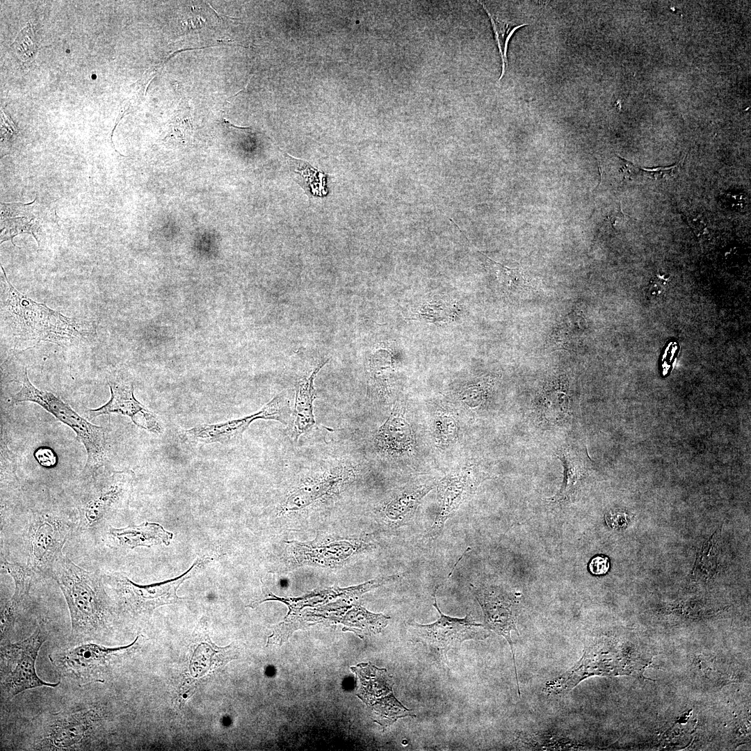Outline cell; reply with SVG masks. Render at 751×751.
<instances>
[{
  "instance_id": "obj_1",
  "label": "cell",
  "mask_w": 751,
  "mask_h": 751,
  "mask_svg": "<svg viewBox=\"0 0 751 751\" xmlns=\"http://www.w3.org/2000/svg\"><path fill=\"white\" fill-rule=\"evenodd\" d=\"M1 268L3 275L1 327L13 339L15 347L40 341L67 346L92 335V329L86 323L65 316L21 293L10 282L1 264Z\"/></svg>"
},
{
  "instance_id": "obj_2",
  "label": "cell",
  "mask_w": 751,
  "mask_h": 751,
  "mask_svg": "<svg viewBox=\"0 0 751 751\" xmlns=\"http://www.w3.org/2000/svg\"><path fill=\"white\" fill-rule=\"evenodd\" d=\"M50 577L56 581L65 598L72 638L96 639L108 631L113 611L103 574L86 570L63 554Z\"/></svg>"
},
{
  "instance_id": "obj_3",
  "label": "cell",
  "mask_w": 751,
  "mask_h": 751,
  "mask_svg": "<svg viewBox=\"0 0 751 751\" xmlns=\"http://www.w3.org/2000/svg\"><path fill=\"white\" fill-rule=\"evenodd\" d=\"M638 651L629 642L601 637L586 643L582 656L570 670L548 681L544 691L549 695L565 694L584 679L593 676L639 674L649 663L637 656Z\"/></svg>"
},
{
  "instance_id": "obj_4",
  "label": "cell",
  "mask_w": 751,
  "mask_h": 751,
  "mask_svg": "<svg viewBox=\"0 0 751 751\" xmlns=\"http://www.w3.org/2000/svg\"><path fill=\"white\" fill-rule=\"evenodd\" d=\"M21 389L12 396L13 403L29 401L38 404L58 421L69 426L76 435L87 453L83 472L90 477L104 465L106 460L105 430L80 416L67 403L55 394L37 389L29 380L26 369L22 376Z\"/></svg>"
},
{
  "instance_id": "obj_5",
  "label": "cell",
  "mask_w": 751,
  "mask_h": 751,
  "mask_svg": "<svg viewBox=\"0 0 751 751\" xmlns=\"http://www.w3.org/2000/svg\"><path fill=\"white\" fill-rule=\"evenodd\" d=\"M47 624L41 622L27 638L1 647V691L10 699L20 693L41 686L56 687L60 682L47 683L38 677L35 663L42 645L48 638Z\"/></svg>"
},
{
  "instance_id": "obj_6",
  "label": "cell",
  "mask_w": 751,
  "mask_h": 751,
  "mask_svg": "<svg viewBox=\"0 0 751 751\" xmlns=\"http://www.w3.org/2000/svg\"><path fill=\"white\" fill-rule=\"evenodd\" d=\"M92 477L93 481L82 492L77 506L79 526L85 529L97 527L111 514L128 505L135 475L133 471L124 469Z\"/></svg>"
},
{
  "instance_id": "obj_7",
  "label": "cell",
  "mask_w": 751,
  "mask_h": 751,
  "mask_svg": "<svg viewBox=\"0 0 751 751\" xmlns=\"http://www.w3.org/2000/svg\"><path fill=\"white\" fill-rule=\"evenodd\" d=\"M209 560L208 556L197 558L182 575L161 583L140 586L120 573L104 574V582L115 591L122 605L128 611L135 614L150 613L161 606L174 604L181 600L177 595L179 586Z\"/></svg>"
},
{
  "instance_id": "obj_8",
  "label": "cell",
  "mask_w": 751,
  "mask_h": 751,
  "mask_svg": "<svg viewBox=\"0 0 751 751\" xmlns=\"http://www.w3.org/2000/svg\"><path fill=\"white\" fill-rule=\"evenodd\" d=\"M71 529L70 522L62 516L46 512L33 513L26 534L27 566L34 572L50 577L55 563L63 554Z\"/></svg>"
},
{
  "instance_id": "obj_9",
  "label": "cell",
  "mask_w": 751,
  "mask_h": 751,
  "mask_svg": "<svg viewBox=\"0 0 751 751\" xmlns=\"http://www.w3.org/2000/svg\"><path fill=\"white\" fill-rule=\"evenodd\" d=\"M138 637L131 644L118 647L81 644L51 654L49 658L58 670L80 684L103 681L113 665L131 651Z\"/></svg>"
},
{
  "instance_id": "obj_10",
  "label": "cell",
  "mask_w": 751,
  "mask_h": 751,
  "mask_svg": "<svg viewBox=\"0 0 751 751\" xmlns=\"http://www.w3.org/2000/svg\"><path fill=\"white\" fill-rule=\"evenodd\" d=\"M351 670L357 679L356 695L371 709L374 722L387 727L398 719L416 717L395 697L394 679L386 669L362 663Z\"/></svg>"
},
{
  "instance_id": "obj_11",
  "label": "cell",
  "mask_w": 751,
  "mask_h": 751,
  "mask_svg": "<svg viewBox=\"0 0 751 751\" xmlns=\"http://www.w3.org/2000/svg\"><path fill=\"white\" fill-rule=\"evenodd\" d=\"M437 590L433 595V606L439 613V618L430 624L410 622L413 643H423L446 655L449 650L460 648L464 641L482 640L490 636L486 627L477 622L470 613L462 618L444 614L437 605Z\"/></svg>"
},
{
  "instance_id": "obj_12",
  "label": "cell",
  "mask_w": 751,
  "mask_h": 751,
  "mask_svg": "<svg viewBox=\"0 0 751 751\" xmlns=\"http://www.w3.org/2000/svg\"><path fill=\"white\" fill-rule=\"evenodd\" d=\"M471 590L483 613L485 626L503 637L508 643L512 656L513 665L517 686L518 695L521 693L515 663V643L512 632L518 636L516 625V606L518 596L515 593L498 586L476 587L471 585Z\"/></svg>"
},
{
  "instance_id": "obj_13",
  "label": "cell",
  "mask_w": 751,
  "mask_h": 751,
  "mask_svg": "<svg viewBox=\"0 0 751 751\" xmlns=\"http://www.w3.org/2000/svg\"><path fill=\"white\" fill-rule=\"evenodd\" d=\"M287 401L279 394L259 411L241 419L215 424H201L182 432L186 441L197 444H228L240 439L251 422L258 419H274L283 423L287 417Z\"/></svg>"
},
{
  "instance_id": "obj_14",
  "label": "cell",
  "mask_w": 751,
  "mask_h": 751,
  "mask_svg": "<svg viewBox=\"0 0 751 751\" xmlns=\"http://www.w3.org/2000/svg\"><path fill=\"white\" fill-rule=\"evenodd\" d=\"M108 385L111 390L109 401L98 408L88 410L91 417L119 414L129 417L136 426L142 429L156 434L163 432L158 416L136 399L132 383L108 381Z\"/></svg>"
},
{
  "instance_id": "obj_15",
  "label": "cell",
  "mask_w": 751,
  "mask_h": 751,
  "mask_svg": "<svg viewBox=\"0 0 751 751\" xmlns=\"http://www.w3.org/2000/svg\"><path fill=\"white\" fill-rule=\"evenodd\" d=\"M35 199L30 203H1V243L10 240L13 245V238L22 233L32 234L42 248L45 233L42 229V220L33 210Z\"/></svg>"
},
{
  "instance_id": "obj_16",
  "label": "cell",
  "mask_w": 751,
  "mask_h": 751,
  "mask_svg": "<svg viewBox=\"0 0 751 751\" xmlns=\"http://www.w3.org/2000/svg\"><path fill=\"white\" fill-rule=\"evenodd\" d=\"M474 487V482L465 476H449L439 485L437 499L439 511L428 532L430 540L437 539L450 519Z\"/></svg>"
},
{
  "instance_id": "obj_17",
  "label": "cell",
  "mask_w": 751,
  "mask_h": 751,
  "mask_svg": "<svg viewBox=\"0 0 751 751\" xmlns=\"http://www.w3.org/2000/svg\"><path fill=\"white\" fill-rule=\"evenodd\" d=\"M94 720L92 711L74 713L58 718L47 735L49 747L56 750L75 748L89 736Z\"/></svg>"
},
{
  "instance_id": "obj_18",
  "label": "cell",
  "mask_w": 751,
  "mask_h": 751,
  "mask_svg": "<svg viewBox=\"0 0 751 751\" xmlns=\"http://www.w3.org/2000/svg\"><path fill=\"white\" fill-rule=\"evenodd\" d=\"M1 568L13 579L15 591L1 614V638L13 627L16 618L29 596L32 581V570L27 566L1 560Z\"/></svg>"
},
{
  "instance_id": "obj_19",
  "label": "cell",
  "mask_w": 751,
  "mask_h": 751,
  "mask_svg": "<svg viewBox=\"0 0 751 751\" xmlns=\"http://www.w3.org/2000/svg\"><path fill=\"white\" fill-rule=\"evenodd\" d=\"M108 534L116 544L129 549L151 547L161 544L168 545L172 538V533L165 531L161 525L152 522L124 528H110Z\"/></svg>"
},
{
  "instance_id": "obj_20",
  "label": "cell",
  "mask_w": 751,
  "mask_h": 751,
  "mask_svg": "<svg viewBox=\"0 0 751 751\" xmlns=\"http://www.w3.org/2000/svg\"><path fill=\"white\" fill-rule=\"evenodd\" d=\"M328 361V360L321 363L309 377H305L298 384L291 426V434L296 439L302 434L310 430L315 425L313 401L316 396L314 388V380L319 370Z\"/></svg>"
},
{
  "instance_id": "obj_21",
  "label": "cell",
  "mask_w": 751,
  "mask_h": 751,
  "mask_svg": "<svg viewBox=\"0 0 751 751\" xmlns=\"http://www.w3.org/2000/svg\"><path fill=\"white\" fill-rule=\"evenodd\" d=\"M557 457L563 465V481L559 492L547 499L553 503L562 502L569 499L574 492L576 485L585 476L587 469L586 462L580 452L570 446L559 449Z\"/></svg>"
},
{
  "instance_id": "obj_22",
  "label": "cell",
  "mask_w": 751,
  "mask_h": 751,
  "mask_svg": "<svg viewBox=\"0 0 751 751\" xmlns=\"http://www.w3.org/2000/svg\"><path fill=\"white\" fill-rule=\"evenodd\" d=\"M567 385L558 380L546 385L540 398V409L546 419L551 422L562 420L568 414L570 396Z\"/></svg>"
},
{
  "instance_id": "obj_23",
  "label": "cell",
  "mask_w": 751,
  "mask_h": 751,
  "mask_svg": "<svg viewBox=\"0 0 751 751\" xmlns=\"http://www.w3.org/2000/svg\"><path fill=\"white\" fill-rule=\"evenodd\" d=\"M431 489L423 486L405 492L389 503L385 515L394 527L405 526L412 518L421 499Z\"/></svg>"
},
{
  "instance_id": "obj_24",
  "label": "cell",
  "mask_w": 751,
  "mask_h": 751,
  "mask_svg": "<svg viewBox=\"0 0 751 751\" xmlns=\"http://www.w3.org/2000/svg\"><path fill=\"white\" fill-rule=\"evenodd\" d=\"M376 439L385 449L396 452L407 451L413 442L410 426L402 417L395 413L382 426Z\"/></svg>"
},
{
  "instance_id": "obj_25",
  "label": "cell",
  "mask_w": 751,
  "mask_h": 751,
  "mask_svg": "<svg viewBox=\"0 0 751 751\" xmlns=\"http://www.w3.org/2000/svg\"><path fill=\"white\" fill-rule=\"evenodd\" d=\"M293 179L312 197H321L326 194L325 180L326 175L305 161L286 154Z\"/></svg>"
},
{
  "instance_id": "obj_26",
  "label": "cell",
  "mask_w": 751,
  "mask_h": 751,
  "mask_svg": "<svg viewBox=\"0 0 751 751\" xmlns=\"http://www.w3.org/2000/svg\"><path fill=\"white\" fill-rule=\"evenodd\" d=\"M339 481L338 476H328L322 481L299 489L288 498L285 507L296 509L305 506L320 496L326 494Z\"/></svg>"
},
{
  "instance_id": "obj_27",
  "label": "cell",
  "mask_w": 751,
  "mask_h": 751,
  "mask_svg": "<svg viewBox=\"0 0 751 751\" xmlns=\"http://www.w3.org/2000/svg\"><path fill=\"white\" fill-rule=\"evenodd\" d=\"M481 4L483 6L490 17L502 61V70L499 79V81L504 76L508 65L507 51L509 40L517 29L526 25V24H514L508 22L500 20L496 16L489 11L485 4L481 2Z\"/></svg>"
},
{
  "instance_id": "obj_28",
  "label": "cell",
  "mask_w": 751,
  "mask_h": 751,
  "mask_svg": "<svg viewBox=\"0 0 751 751\" xmlns=\"http://www.w3.org/2000/svg\"><path fill=\"white\" fill-rule=\"evenodd\" d=\"M483 256L487 259L490 266L494 270L499 282L506 289L510 291L525 289L526 281L518 268H508L493 261L485 255Z\"/></svg>"
},
{
  "instance_id": "obj_29",
  "label": "cell",
  "mask_w": 751,
  "mask_h": 751,
  "mask_svg": "<svg viewBox=\"0 0 751 751\" xmlns=\"http://www.w3.org/2000/svg\"><path fill=\"white\" fill-rule=\"evenodd\" d=\"M10 47L23 61L30 60L35 56L38 51V43L29 22L19 32Z\"/></svg>"
},
{
  "instance_id": "obj_30",
  "label": "cell",
  "mask_w": 751,
  "mask_h": 751,
  "mask_svg": "<svg viewBox=\"0 0 751 751\" xmlns=\"http://www.w3.org/2000/svg\"><path fill=\"white\" fill-rule=\"evenodd\" d=\"M185 111H180L179 113L175 115L172 119V121L170 123V138L174 136V138L180 140L184 142L191 138L192 136V125L188 116L184 115Z\"/></svg>"
},
{
  "instance_id": "obj_31",
  "label": "cell",
  "mask_w": 751,
  "mask_h": 751,
  "mask_svg": "<svg viewBox=\"0 0 751 751\" xmlns=\"http://www.w3.org/2000/svg\"><path fill=\"white\" fill-rule=\"evenodd\" d=\"M686 155L677 163L669 167H656L651 168H641V172L648 178L657 181L668 179L673 177L679 170Z\"/></svg>"
},
{
  "instance_id": "obj_32",
  "label": "cell",
  "mask_w": 751,
  "mask_h": 751,
  "mask_svg": "<svg viewBox=\"0 0 751 751\" xmlns=\"http://www.w3.org/2000/svg\"><path fill=\"white\" fill-rule=\"evenodd\" d=\"M685 216L687 223L698 237L709 233V222L703 214L693 212Z\"/></svg>"
},
{
  "instance_id": "obj_33",
  "label": "cell",
  "mask_w": 751,
  "mask_h": 751,
  "mask_svg": "<svg viewBox=\"0 0 751 751\" xmlns=\"http://www.w3.org/2000/svg\"><path fill=\"white\" fill-rule=\"evenodd\" d=\"M722 202L731 210L742 211L747 207L748 197L743 193L729 192L722 196Z\"/></svg>"
},
{
  "instance_id": "obj_34",
  "label": "cell",
  "mask_w": 751,
  "mask_h": 751,
  "mask_svg": "<svg viewBox=\"0 0 751 751\" xmlns=\"http://www.w3.org/2000/svg\"><path fill=\"white\" fill-rule=\"evenodd\" d=\"M610 561L607 556L599 555L595 556L589 563L590 572L594 575L605 574L609 570Z\"/></svg>"
},
{
  "instance_id": "obj_35",
  "label": "cell",
  "mask_w": 751,
  "mask_h": 751,
  "mask_svg": "<svg viewBox=\"0 0 751 751\" xmlns=\"http://www.w3.org/2000/svg\"><path fill=\"white\" fill-rule=\"evenodd\" d=\"M35 458L43 467H51L56 464V455L55 453L48 447H41L35 451Z\"/></svg>"
},
{
  "instance_id": "obj_36",
  "label": "cell",
  "mask_w": 751,
  "mask_h": 751,
  "mask_svg": "<svg viewBox=\"0 0 751 751\" xmlns=\"http://www.w3.org/2000/svg\"><path fill=\"white\" fill-rule=\"evenodd\" d=\"M618 158L622 161V166L620 171L624 179H631L642 172L641 168L638 165L621 156H618Z\"/></svg>"
},
{
  "instance_id": "obj_37",
  "label": "cell",
  "mask_w": 751,
  "mask_h": 751,
  "mask_svg": "<svg viewBox=\"0 0 751 751\" xmlns=\"http://www.w3.org/2000/svg\"><path fill=\"white\" fill-rule=\"evenodd\" d=\"M611 227H616L617 226H621L625 220V216L621 209V205L620 204L617 211L613 212L608 216L606 220Z\"/></svg>"
}]
</instances>
